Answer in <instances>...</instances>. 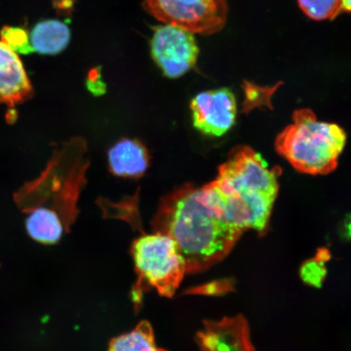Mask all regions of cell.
I'll list each match as a JSON object with an SVG mask.
<instances>
[{"label":"cell","mask_w":351,"mask_h":351,"mask_svg":"<svg viewBox=\"0 0 351 351\" xmlns=\"http://www.w3.org/2000/svg\"><path fill=\"white\" fill-rule=\"evenodd\" d=\"M152 226L177 244L186 274L222 261L244 232L230 221L212 182L202 187L186 184L164 197Z\"/></svg>","instance_id":"1"},{"label":"cell","mask_w":351,"mask_h":351,"mask_svg":"<svg viewBox=\"0 0 351 351\" xmlns=\"http://www.w3.org/2000/svg\"><path fill=\"white\" fill-rule=\"evenodd\" d=\"M86 152L82 138L65 143L55 152L40 177L16 195L20 208L28 213L26 230L34 241L58 243L76 221L89 166Z\"/></svg>","instance_id":"2"},{"label":"cell","mask_w":351,"mask_h":351,"mask_svg":"<svg viewBox=\"0 0 351 351\" xmlns=\"http://www.w3.org/2000/svg\"><path fill=\"white\" fill-rule=\"evenodd\" d=\"M346 143L343 129L318 121L311 110L304 108L293 112L292 124L276 138L275 147L298 172L326 175L337 169Z\"/></svg>","instance_id":"3"},{"label":"cell","mask_w":351,"mask_h":351,"mask_svg":"<svg viewBox=\"0 0 351 351\" xmlns=\"http://www.w3.org/2000/svg\"><path fill=\"white\" fill-rule=\"evenodd\" d=\"M131 254L138 274L133 289L135 306H139L147 288L172 298L186 274L185 262L175 241L160 232L143 234L134 241Z\"/></svg>","instance_id":"4"},{"label":"cell","mask_w":351,"mask_h":351,"mask_svg":"<svg viewBox=\"0 0 351 351\" xmlns=\"http://www.w3.org/2000/svg\"><path fill=\"white\" fill-rule=\"evenodd\" d=\"M280 169H271L260 154L247 146L232 150L219 167L213 185L223 196L243 200L276 199Z\"/></svg>","instance_id":"5"},{"label":"cell","mask_w":351,"mask_h":351,"mask_svg":"<svg viewBox=\"0 0 351 351\" xmlns=\"http://www.w3.org/2000/svg\"><path fill=\"white\" fill-rule=\"evenodd\" d=\"M143 6L164 25L204 36L222 29L228 16L226 0H144Z\"/></svg>","instance_id":"6"},{"label":"cell","mask_w":351,"mask_h":351,"mask_svg":"<svg viewBox=\"0 0 351 351\" xmlns=\"http://www.w3.org/2000/svg\"><path fill=\"white\" fill-rule=\"evenodd\" d=\"M150 44L153 60L169 78H179L191 71L199 54L195 34L176 26H158Z\"/></svg>","instance_id":"7"},{"label":"cell","mask_w":351,"mask_h":351,"mask_svg":"<svg viewBox=\"0 0 351 351\" xmlns=\"http://www.w3.org/2000/svg\"><path fill=\"white\" fill-rule=\"evenodd\" d=\"M193 125L204 135L221 137L234 125L238 105L228 88L201 92L190 104Z\"/></svg>","instance_id":"8"},{"label":"cell","mask_w":351,"mask_h":351,"mask_svg":"<svg viewBox=\"0 0 351 351\" xmlns=\"http://www.w3.org/2000/svg\"><path fill=\"white\" fill-rule=\"evenodd\" d=\"M204 323V328L196 335L201 351H256L247 320L243 315Z\"/></svg>","instance_id":"9"},{"label":"cell","mask_w":351,"mask_h":351,"mask_svg":"<svg viewBox=\"0 0 351 351\" xmlns=\"http://www.w3.org/2000/svg\"><path fill=\"white\" fill-rule=\"evenodd\" d=\"M32 93V83L19 56L0 40V103L14 107Z\"/></svg>","instance_id":"10"},{"label":"cell","mask_w":351,"mask_h":351,"mask_svg":"<svg viewBox=\"0 0 351 351\" xmlns=\"http://www.w3.org/2000/svg\"><path fill=\"white\" fill-rule=\"evenodd\" d=\"M108 161L112 174L117 177L137 178L147 172L150 158L142 143L124 138L109 149Z\"/></svg>","instance_id":"11"},{"label":"cell","mask_w":351,"mask_h":351,"mask_svg":"<svg viewBox=\"0 0 351 351\" xmlns=\"http://www.w3.org/2000/svg\"><path fill=\"white\" fill-rule=\"evenodd\" d=\"M71 39V32L64 22L47 20L39 22L30 34L34 51L44 55H56L63 51Z\"/></svg>","instance_id":"12"},{"label":"cell","mask_w":351,"mask_h":351,"mask_svg":"<svg viewBox=\"0 0 351 351\" xmlns=\"http://www.w3.org/2000/svg\"><path fill=\"white\" fill-rule=\"evenodd\" d=\"M108 351H167L158 348L153 328L146 320L140 322L130 332L110 341Z\"/></svg>","instance_id":"13"},{"label":"cell","mask_w":351,"mask_h":351,"mask_svg":"<svg viewBox=\"0 0 351 351\" xmlns=\"http://www.w3.org/2000/svg\"><path fill=\"white\" fill-rule=\"evenodd\" d=\"M302 12L315 21L335 19L342 12L341 0H298Z\"/></svg>","instance_id":"14"},{"label":"cell","mask_w":351,"mask_h":351,"mask_svg":"<svg viewBox=\"0 0 351 351\" xmlns=\"http://www.w3.org/2000/svg\"><path fill=\"white\" fill-rule=\"evenodd\" d=\"M326 263L317 258H309L302 263L300 276L302 282L308 287L320 288L327 278Z\"/></svg>","instance_id":"15"},{"label":"cell","mask_w":351,"mask_h":351,"mask_svg":"<svg viewBox=\"0 0 351 351\" xmlns=\"http://www.w3.org/2000/svg\"><path fill=\"white\" fill-rule=\"evenodd\" d=\"M0 36L1 41L15 52L28 54L34 51L32 44L29 43V35L23 29L5 26L0 32Z\"/></svg>","instance_id":"16"},{"label":"cell","mask_w":351,"mask_h":351,"mask_svg":"<svg viewBox=\"0 0 351 351\" xmlns=\"http://www.w3.org/2000/svg\"><path fill=\"white\" fill-rule=\"evenodd\" d=\"M245 100L244 111L249 112L254 108L261 106H269L270 98L273 94V90H263L261 87L247 85L245 89Z\"/></svg>","instance_id":"17"},{"label":"cell","mask_w":351,"mask_h":351,"mask_svg":"<svg viewBox=\"0 0 351 351\" xmlns=\"http://www.w3.org/2000/svg\"><path fill=\"white\" fill-rule=\"evenodd\" d=\"M235 284V280L232 278L214 280L202 287L191 289L190 293L221 296L230 292H234Z\"/></svg>","instance_id":"18"},{"label":"cell","mask_w":351,"mask_h":351,"mask_svg":"<svg viewBox=\"0 0 351 351\" xmlns=\"http://www.w3.org/2000/svg\"><path fill=\"white\" fill-rule=\"evenodd\" d=\"M86 86L88 90L95 96L103 95L106 92V85L101 79V73L99 68L92 69L88 74Z\"/></svg>","instance_id":"19"},{"label":"cell","mask_w":351,"mask_h":351,"mask_svg":"<svg viewBox=\"0 0 351 351\" xmlns=\"http://www.w3.org/2000/svg\"><path fill=\"white\" fill-rule=\"evenodd\" d=\"M341 235L346 240L351 241V213L346 216L342 223Z\"/></svg>","instance_id":"20"},{"label":"cell","mask_w":351,"mask_h":351,"mask_svg":"<svg viewBox=\"0 0 351 351\" xmlns=\"http://www.w3.org/2000/svg\"><path fill=\"white\" fill-rule=\"evenodd\" d=\"M54 6L58 11L64 12L71 11L73 6V0H53Z\"/></svg>","instance_id":"21"},{"label":"cell","mask_w":351,"mask_h":351,"mask_svg":"<svg viewBox=\"0 0 351 351\" xmlns=\"http://www.w3.org/2000/svg\"><path fill=\"white\" fill-rule=\"evenodd\" d=\"M315 258H317L318 260L322 261L324 263L328 262L331 258L330 252H329L328 250L326 248H319L315 254Z\"/></svg>","instance_id":"22"},{"label":"cell","mask_w":351,"mask_h":351,"mask_svg":"<svg viewBox=\"0 0 351 351\" xmlns=\"http://www.w3.org/2000/svg\"><path fill=\"white\" fill-rule=\"evenodd\" d=\"M342 12L351 13V0H341Z\"/></svg>","instance_id":"23"}]
</instances>
